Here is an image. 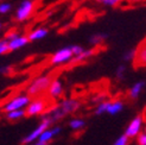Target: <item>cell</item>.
<instances>
[{
    "instance_id": "obj_1",
    "label": "cell",
    "mask_w": 146,
    "mask_h": 145,
    "mask_svg": "<svg viewBox=\"0 0 146 145\" xmlns=\"http://www.w3.org/2000/svg\"><path fill=\"white\" fill-rule=\"evenodd\" d=\"M78 107H80V102L75 99L63 100L62 102L60 104V106H57L56 108H54L52 111H50L45 115V118H48L51 122H54V121H57V120L62 119L64 115L75 112Z\"/></svg>"
},
{
    "instance_id": "obj_2",
    "label": "cell",
    "mask_w": 146,
    "mask_h": 145,
    "mask_svg": "<svg viewBox=\"0 0 146 145\" xmlns=\"http://www.w3.org/2000/svg\"><path fill=\"white\" fill-rule=\"evenodd\" d=\"M50 82H51V77L49 75H43L35 78L27 87V95L30 96L39 95V94H42L43 92H45L48 89Z\"/></svg>"
},
{
    "instance_id": "obj_3",
    "label": "cell",
    "mask_w": 146,
    "mask_h": 145,
    "mask_svg": "<svg viewBox=\"0 0 146 145\" xmlns=\"http://www.w3.org/2000/svg\"><path fill=\"white\" fill-rule=\"evenodd\" d=\"M33 11H35V1L33 0H23V1L19 4L18 9L16 10V14H14L16 20L17 21L27 20L31 17Z\"/></svg>"
},
{
    "instance_id": "obj_4",
    "label": "cell",
    "mask_w": 146,
    "mask_h": 145,
    "mask_svg": "<svg viewBox=\"0 0 146 145\" xmlns=\"http://www.w3.org/2000/svg\"><path fill=\"white\" fill-rule=\"evenodd\" d=\"M72 51L70 47H65V48H62L51 56L50 59V63L54 64V66H60V64H64V63H69L72 59Z\"/></svg>"
},
{
    "instance_id": "obj_5",
    "label": "cell",
    "mask_w": 146,
    "mask_h": 145,
    "mask_svg": "<svg viewBox=\"0 0 146 145\" xmlns=\"http://www.w3.org/2000/svg\"><path fill=\"white\" fill-rule=\"evenodd\" d=\"M30 101H31L30 95H18V96H14L12 100H10L9 102L4 106L3 111L4 112H9V111H13V110L25 108Z\"/></svg>"
},
{
    "instance_id": "obj_6",
    "label": "cell",
    "mask_w": 146,
    "mask_h": 145,
    "mask_svg": "<svg viewBox=\"0 0 146 145\" xmlns=\"http://www.w3.org/2000/svg\"><path fill=\"white\" fill-rule=\"evenodd\" d=\"M46 108V101L44 99H36L33 101H30L25 108V114L29 117H33V115H39L45 111Z\"/></svg>"
},
{
    "instance_id": "obj_7",
    "label": "cell",
    "mask_w": 146,
    "mask_h": 145,
    "mask_svg": "<svg viewBox=\"0 0 146 145\" xmlns=\"http://www.w3.org/2000/svg\"><path fill=\"white\" fill-rule=\"evenodd\" d=\"M51 124H52V122H51L48 118L44 117V119H43V121L40 122V124H39L37 127H36L31 133H29V134L25 137V138L23 139V143H24V144H30V143H33L35 140H37L38 137H39V134H40L43 131H44L45 128H48Z\"/></svg>"
},
{
    "instance_id": "obj_8",
    "label": "cell",
    "mask_w": 146,
    "mask_h": 145,
    "mask_svg": "<svg viewBox=\"0 0 146 145\" xmlns=\"http://www.w3.org/2000/svg\"><path fill=\"white\" fill-rule=\"evenodd\" d=\"M143 121L144 120L141 118V115H138V117H135L129 122L127 128H126V132H125V134L128 137V138H134V137H137L140 133V130L143 127Z\"/></svg>"
},
{
    "instance_id": "obj_9",
    "label": "cell",
    "mask_w": 146,
    "mask_h": 145,
    "mask_svg": "<svg viewBox=\"0 0 146 145\" xmlns=\"http://www.w3.org/2000/svg\"><path fill=\"white\" fill-rule=\"evenodd\" d=\"M29 42H30V41H29L27 36L18 35L14 38L7 41V45H9V50H10V51H14V50H18V49L24 48Z\"/></svg>"
},
{
    "instance_id": "obj_10",
    "label": "cell",
    "mask_w": 146,
    "mask_h": 145,
    "mask_svg": "<svg viewBox=\"0 0 146 145\" xmlns=\"http://www.w3.org/2000/svg\"><path fill=\"white\" fill-rule=\"evenodd\" d=\"M62 131V128L60 126H56V127H52V128H45L44 131H43L39 137H38V142H42V143H45L48 144L50 140H52L57 134H60Z\"/></svg>"
},
{
    "instance_id": "obj_11",
    "label": "cell",
    "mask_w": 146,
    "mask_h": 145,
    "mask_svg": "<svg viewBox=\"0 0 146 145\" xmlns=\"http://www.w3.org/2000/svg\"><path fill=\"white\" fill-rule=\"evenodd\" d=\"M46 90L51 98H60L63 94V84L60 80H54V81L50 82Z\"/></svg>"
},
{
    "instance_id": "obj_12",
    "label": "cell",
    "mask_w": 146,
    "mask_h": 145,
    "mask_svg": "<svg viewBox=\"0 0 146 145\" xmlns=\"http://www.w3.org/2000/svg\"><path fill=\"white\" fill-rule=\"evenodd\" d=\"M49 33V30L46 27H38V29H35L32 30L30 33L27 35V38L30 42H35V41H39L45 38Z\"/></svg>"
},
{
    "instance_id": "obj_13",
    "label": "cell",
    "mask_w": 146,
    "mask_h": 145,
    "mask_svg": "<svg viewBox=\"0 0 146 145\" xmlns=\"http://www.w3.org/2000/svg\"><path fill=\"white\" fill-rule=\"evenodd\" d=\"M133 61H135V64L137 66H139V67L146 66V44L140 48L139 51H137Z\"/></svg>"
},
{
    "instance_id": "obj_14",
    "label": "cell",
    "mask_w": 146,
    "mask_h": 145,
    "mask_svg": "<svg viewBox=\"0 0 146 145\" xmlns=\"http://www.w3.org/2000/svg\"><path fill=\"white\" fill-rule=\"evenodd\" d=\"M94 54H95V50L94 49H89V50H84L83 49V51L81 54H78L76 56H72V59L70 62H75V63H78V62H82L87 59H89L90 56H93Z\"/></svg>"
},
{
    "instance_id": "obj_15",
    "label": "cell",
    "mask_w": 146,
    "mask_h": 145,
    "mask_svg": "<svg viewBox=\"0 0 146 145\" xmlns=\"http://www.w3.org/2000/svg\"><path fill=\"white\" fill-rule=\"evenodd\" d=\"M25 110L24 108H20V110H13V111H9L6 112V118L9 120H12V121H16V120H19L21 118L25 117Z\"/></svg>"
},
{
    "instance_id": "obj_16",
    "label": "cell",
    "mask_w": 146,
    "mask_h": 145,
    "mask_svg": "<svg viewBox=\"0 0 146 145\" xmlns=\"http://www.w3.org/2000/svg\"><path fill=\"white\" fill-rule=\"evenodd\" d=\"M145 87V82L144 81H139L133 84V87L129 89V96L132 99H137L138 96H139V94L141 93V90L144 89Z\"/></svg>"
},
{
    "instance_id": "obj_17",
    "label": "cell",
    "mask_w": 146,
    "mask_h": 145,
    "mask_svg": "<svg viewBox=\"0 0 146 145\" xmlns=\"http://www.w3.org/2000/svg\"><path fill=\"white\" fill-rule=\"evenodd\" d=\"M123 108V104L121 101H114V102H109L108 108H107V112L109 114H116L122 111Z\"/></svg>"
},
{
    "instance_id": "obj_18",
    "label": "cell",
    "mask_w": 146,
    "mask_h": 145,
    "mask_svg": "<svg viewBox=\"0 0 146 145\" xmlns=\"http://www.w3.org/2000/svg\"><path fill=\"white\" fill-rule=\"evenodd\" d=\"M70 127L75 131H78V130H82L84 126H86V121L82 120V119H72L70 121Z\"/></svg>"
},
{
    "instance_id": "obj_19",
    "label": "cell",
    "mask_w": 146,
    "mask_h": 145,
    "mask_svg": "<svg viewBox=\"0 0 146 145\" xmlns=\"http://www.w3.org/2000/svg\"><path fill=\"white\" fill-rule=\"evenodd\" d=\"M11 10H12L11 3H7V1L0 3V14H6V13H9Z\"/></svg>"
},
{
    "instance_id": "obj_20",
    "label": "cell",
    "mask_w": 146,
    "mask_h": 145,
    "mask_svg": "<svg viewBox=\"0 0 146 145\" xmlns=\"http://www.w3.org/2000/svg\"><path fill=\"white\" fill-rule=\"evenodd\" d=\"M108 105H109V101H104V102H101L96 107L95 113L96 114H104V113H106L107 112V108H108Z\"/></svg>"
},
{
    "instance_id": "obj_21",
    "label": "cell",
    "mask_w": 146,
    "mask_h": 145,
    "mask_svg": "<svg viewBox=\"0 0 146 145\" xmlns=\"http://www.w3.org/2000/svg\"><path fill=\"white\" fill-rule=\"evenodd\" d=\"M105 38H106V35H101V33L94 35L93 37L90 38V43H92V44H94V45H98V44H100V43L104 41Z\"/></svg>"
},
{
    "instance_id": "obj_22",
    "label": "cell",
    "mask_w": 146,
    "mask_h": 145,
    "mask_svg": "<svg viewBox=\"0 0 146 145\" xmlns=\"http://www.w3.org/2000/svg\"><path fill=\"white\" fill-rule=\"evenodd\" d=\"M100 4H102L104 6H111V7H114L116 5H119L122 0H98Z\"/></svg>"
},
{
    "instance_id": "obj_23",
    "label": "cell",
    "mask_w": 146,
    "mask_h": 145,
    "mask_svg": "<svg viewBox=\"0 0 146 145\" xmlns=\"http://www.w3.org/2000/svg\"><path fill=\"white\" fill-rule=\"evenodd\" d=\"M9 51L10 50H9V45H7V41L6 39L0 41V55H4Z\"/></svg>"
},
{
    "instance_id": "obj_24",
    "label": "cell",
    "mask_w": 146,
    "mask_h": 145,
    "mask_svg": "<svg viewBox=\"0 0 146 145\" xmlns=\"http://www.w3.org/2000/svg\"><path fill=\"white\" fill-rule=\"evenodd\" d=\"M114 145H128V137L126 134L119 137L118 140L114 143Z\"/></svg>"
},
{
    "instance_id": "obj_25",
    "label": "cell",
    "mask_w": 146,
    "mask_h": 145,
    "mask_svg": "<svg viewBox=\"0 0 146 145\" xmlns=\"http://www.w3.org/2000/svg\"><path fill=\"white\" fill-rule=\"evenodd\" d=\"M135 54H137V50H131V51H128L126 55H125V57H123V59H125L126 61H133L134 60V57H135Z\"/></svg>"
},
{
    "instance_id": "obj_26",
    "label": "cell",
    "mask_w": 146,
    "mask_h": 145,
    "mask_svg": "<svg viewBox=\"0 0 146 145\" xmlns=\"http://www.w3.org/2000/svg\"><path fill=\"white\" fill-rule=\"evenodd\" d=\"M70 49H71L72 55H74V56H76V55H78V54H81V53L83 51V48H82V47H80V45H71Z\"/></svg>"
},
{
    "instance_id": "obj_27",
    "label": "cell",
    "mask_w": 146,
    "mask_h": 145,
    "mask_svg": "<svg viewBox=\"0 0 146 145\" xmlns=\"http://www.w3.org/2000/svg\"><path fill=\"white\" fill-rule=\"evenodd\" d=\"M138 144L139 145H146V132L138 134Z\"/></svg>"
},
{
    "instance_id": "obj_28",
    "label": "cell",
    "mask_w": 146,
    "mask_h": 145,
    "mask_svg": "<svg viewBox=\"0 0 146 145\" xmlns=\"http://www.w3.org/2000/svg\"><path fill=\"white\" fill-rule=\"evenodd\" d=\"M123 72H125V66H120L116 70V76L119 78H122L123 77Z\"/></svg>"
},
{
    "instance_id": "obj_29",
    "label": "cell",
    "mask_w": 146,
    "mask_h": 145,
    "mask_svg": "<svg viewBox=\"0 0 146 145\" xmlns=\"http://www.w3.org/2000/svg\"><path fill=\"white\" fill-rule=\"evenodd\" d=\"M16 36H18V32H16V31L7 33V35H6V41H10V39H12V38L16 37Z\"/></svg>"
},
{
    "instance_id": "obj_30",
    "label": "cell",
    "mask_w": 146,
    "mask_h": 145,
    "mask_svg": "<svg viewBox=\"0 0 146 145\" xmlns=\"http://www.w3.org/2000/svg\"><path fill=\"white\" fill-rule=\"evenodd\" d=\"M10 70V68L9 67H4V68H0V72H7Z\"/></svg>"
},
{
    "instance_id": "obj_31",
    "label": "cell",
    "mask_w": 146,
    "mask_h": 145,
    "mask_svg": "<svg viewBox=\"0 0 146 145\" xmlns=\"http://www.w3.org/2000/svg\"><path fill=\"white\" fill-rule=\"evenodd\" d=\"M141 118H143V120H145V121H146V108H145V110H144V112H143Z\"/></svg>"
},
{
    "instance_id": "obj_32",
    "label": "cell",
    "mask_w": 146,
    "mask_h": 145,
    "mask_svg": "<svg viewBox=\"0 0 146 145\" xmlns=\"http://www.w3.org/2000/svg\"><path fill=\"white\" fill-rule=\"evenodd\" d=\"M32 145H46L45 143H42V142H37V143H35V144H32Z\"/></svg>"
},
{
    "instance_id": "obj_33",
    "label": "cell",
    "mask_w": 146,
    "mask_h": 145,
    "mask_svg": "<svg viewBox=\"0 0 146 145\" xmlns=\"http://www.w3.org/2000/svg\"><path fill=\"white\" fill-rule=\"evenodd\" d=\"M129 1H133V3H139V1H146V0H129Z\"/></svg>"
},
{
    "instance_id": "obj_34",
    "label": "cell",
    "mask_w": 146,
    "mask_h": 145,
    "mask_svg": "<svg viewBox=\"0 0 146 145\" xmlns=\"http://www.w3.org/2000/svg\"><path fill=\"white\" fill-rule=\"evenodd\" d=\"M1 26H3V24H1V23H0V29H1Z\"/></svg>"
},
{
    "instance_id": "obj_35",
    "label": "cell",
    "mask_w": 146,
    "mask_h": 145,
    "mask_svg": "<svg viewBox=\"0 0 146 145\" xmlns=\"http://www.w3.org/2000/svg\"><path fill=\"white\" fill-rule=\"evenodd\" d=\"M145 132H146V127H145Z\"/></svg>"
}]
</instances>
